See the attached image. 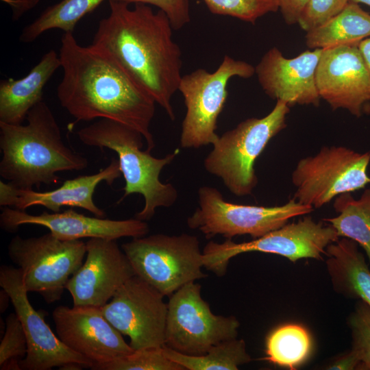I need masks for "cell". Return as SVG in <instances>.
<instances>
[{"mask_svg": "<svg viewBox=\"0 0 370 370\" xmlns=\"http://www.w3.org/2000/svg\"><path fill=\"white\" fill-rule=\"evenodd\" d=\"M63 76L57 88L60 105L75 122L107 119L144 137L147 150L155 146L149 130L156 102L106 51L79 45L72 33L61 39Z\"/></svg>", "mask_w": 370, "mask_h": 370, "instance_id": "6da1fadb", "label": "cell"}, {"mask_svg": "<svg viewBox=\"0 0 370 370\" xmlns=\"http://www.w3.org/2000/svg\"><path fill=\"white\" fill-rule=\"evenodd\" d=\"M92 43L109 53L134 80L175 120L171 99L182 75V51L167 16L151 5L108 0Z\"/></svg>", "mask_w": 370, "mask_h": 370, "instance_id": "7a4b0ae2", "label": "cell"}, {"mask_svg": "<svg viewBox=\"0 0 370 370\" xmlns=\"http://www.w3.org/2000/svg\"><path fill=\"white\" fill-rule=\"evenodd\" d=\"M25 125L0 122V175L22 189L60 182L59 172L82 171L86 157L63 141L60 126L43 100L28 112Z\"/></svg>", "mask_w": 370, "mask_h": 370, "instance_id": "3957f363", "label": "cell"}, {"mask_svg": "<svg viewBox=\"0 0 370 370\" xmlns=\"http://www.w3.org/2000/svg\"><path fill=\"white\" fill-rule=\"evenodd\" d=\"M77 136L84 145L116 152L125 184L121 201L126 197L138 193L143 196L145 205L136 218L151 219L160 207L169 208L176 201L178 193L171 184L160 180L163 168L179 153L175 149L162 158H157L147 150L143 151V136L138 131L119 122L101 119L81 128Z\"/></svg>", "mask_w": 370, "mask_h": 370, "instance_id": "277c9868", "label": "cell"}, {"mask_svg": "<svg viewBox=\"0 0 370 370\" xmlns=\"http://www.w3.org/2000/svg\"><path fill=\"white\" fill-rule=\"evenodd\" d=\"M290 107L277 100L272 110L261 118L247 119L219 136L204 160V167L219 177L237 197L252 193L258 184L256 160L269 141L286 127Z\"/></svg>", "mask_w": 370, "mask_h": 370, "instance_id": "5b68a950", "label": "cell"}, {"mask_svg": "<svg viewBox=\"0 0 370 370\" xmlns=\"http://www.w3.org/2000/svg\"><path fill=\"white\" fill-rule=\"evenodd\" d=\"M136 275L164 296L206 277L204 255L196 236L156 234L132 238L121 245Z\"/></svg>", "mask_w": 370, "mask_h": 370, "instance_id": "8992f818", "label": "cell"}, {"mask_svg": "<svg viewBox=\"0 0 370 370\" xmlns=\"http://www.w3.org/2000/svg\"><path fill=\"white\" fill-rule=\"evenodd\" d=\"M255 74L251 64L225 56L212 73L198 69L182 75L177 90L186 108L182 121L180 146L199 148L218 138L217 120L227 97V84L234 77L249 78Z\"/></svg>", "mask_w": 370, "mask_h": 370, "instance_id": "52a82bcc", "label": "cell"}, {"mask_svg": "<svg viewBox=\"0 0 370 370\" xmlns=\"http://www.w3.org/2000/svg\"><path fill=\"white\" fill-rule=\"evenodd\" d=\"M370 151L358 152L344 146H323L314 155L301 158L291 175L292 198L320 208L336 197L370 184Z\"/></svg>", "mask_w": 370, "mask_h": 370, "instance_id": "ba28073f", "label": "cell"}, {"mask_svg": "<svg viewBox=\"0 0 370 370\" xmlns=\"http://www.w3.org/2000/svg\"><path fill=\"white\" fill-rule=\"evenodd\" d=\"M199 206L188 218L187 225L208 238L221 235L227 239L249 235L254 239L278 229L289 219L314 210L293 198L281 206H262L231 203L221 192L208 186L198 190Z\"/></svg>", "mask_w": 370, "mask_h": 370, "instance_id": "9c48e42d", "label": "cell"}, {"mask_svg": "<svg viewBox=\"0 0 370 370\" xmlns=\"http://www.w3.org/2000/svg\"><path fill=\"white\" fill-rule=\"evenodd\" d=\"M8 254L21 271L26 291L39 293L48 303L60 299L71 277L83 264L86 244L64 241L51 232L38 237L15 236Z\"/></svg>", "mask_w": 370, "mask_h": 370, "instance_id": "30bf717a", "label": "cell"}, {"mask_svg": "<svg viewBox=\"0 0 370 370\" xmlns=\"http://www.w3.org/2000/svg\"><path fill=\"white\" fill-rule=\"evenodd\" d=\"M339 237L329 223L304 217L249 242H209L203 250L204 267L217 275L225 273L230 260L238 254L258 251L280 255L293 262L302 258L321 260L326 248Z\"/></svg>", "mask_w": 370, "mask_h": 370, "instance_id": "8fae6325", "label": "cell"}, {"mask_svg": "<svg viewBox=\"0 0 370 370\" xmlns=\"http://www.w3.org/2000/svg\"><path fill=\"white\" fill-rule=\"evenodd\" d=\"M201 288L199 284L189 282L167 303L164 345L187 355H203L214 345L237 338L240 326L234 316L213 314Z\"/></svg>", "mask_w": 370, "mask_h": 370, "instance_id": "7c38bea8", "label": "cell"}, {"mask_svg": "<svg viewBox=\"0 0 370 370\" xmlns=\"http://www.w3.org/2000/svg\"><path fill=\"white\" fill-rule=\"evenodd\" d=\"M164 295L135 275L101 307L105 318L127 336L133 350L164 345L167 303Z\"/></svg>", "mask_w": 370, "mask_h": 370, "instance_id": "4fadbf2b", "label": "cell"}, {"mask_svg": "<svg viewBox=\"0 0 370 370\" xmlns=\"http://www.w3.org/2000/svg\"><path fill=\"white\" fill-rule=\"evenodd\" d=\"M0 286L8 294L27 338V352L19 361L21 369H77L79 365L91 369L93 362L67 347L33 308L18 268L2 265Z\"/></svg>", "mask_w": 370, "mask_h": 370, "instance_id": "5bb4252c", "label": "cell"}, {"mask_svg": "<svg viewBox=\"0 0 370 370\" xmlns=\"http://www.w3.org/2000/svg\"><path fill=\"white\" fill-rule=\"evenodd\" d=\"M321 99L356 117L370 112V76L358 45L323 49L315 74Z\"/></svg>", "mask_w": 370, "mask_h": 370, "instance_id": "9a60e30c", "label": "cell"}, {"mask_svg": "<svg viewBox=\"0 0 370 370\" xmlns=\"http://www.w3.org/2000/svg\"><path fill=\"white\" fill-rule=\"evenodd\" d=\"M116 240L91 238L86 242L85 262L66 285L73 306L101 308L135 271Z\"/></svg>", "mask_w": 370, "mask_h": 370, "instance_id": "2e32d148", "label": "cell"}, {"mask_svg": "<svg viewBox=\"0 0 370 370\" xmlns=\"http://www.w3.org/2000/svg\"><path fill=\"white\" fill-rule=\"evenodd\" d=\"M52 317L60 340L72 351L91 360L93 365L134 351L99 307L59 306L53 310Z\"/></svg>", "mask_w": 370, "mask_h": 370, "instance_id": "e0dca14e", "label": "cell"}, {"mask_svg": "<svg viewBox=\"0 0 370 370\" xmlns=\"http://www.w3.org/2000/svg\"><path fill=\"white\" fill-rule=\"evenodd\" d=\"M26 224L47 227L49 232L64 241L83 238H101L116 240L122 237L138 238L146 236L149 227L145 221L137 218L112 220L104 217H88L69 209L62 212H43L38 215L27 213L10 207L3 208L0 225L8 232H14Z\"/></svg>", "mask_w": 370, "mask_h": 370, "instance_id": "ac0fdd59", "label": "cell"}, {"mask_svg": "<svg viewBox=\"0 0 370 370\" xmlns=\"http://www.w3.org/2000/svg\"><path fill=\"white\" fill-rule=\"evenodd\" d=\"M322 51L306 50L293 58H286L277 47L271 48L255 67L264 92L272 99L284 101L289 107L318 106L321 97L315 74Z\"/></svg>", "mask_w": 370, "mask_h": 370, "instance_id": "d6986e66", "label": "cell"}, {"mask_svg": "<svg viewBox=\"0 0 370 370\" xmlns=\"http://www.w3.org/2000/svg\"><path fill=\"white\" fill-rule=\"evenodd\" d=\"M121 172L118 159L112 158L108 166L92 175H80L63 182L59 188L45 192L22 189L9 182L0 181V206L25 210L33 206L45 207L52 212L61 207H77L103 218L105 212L94 202L93 194L97 186L105 182L110 186Z\"/></svg>", "mask_w": 370, "mask_h": 370, "instance_id": "ffe728a7", "label": "cell"}, {"mask_svg": "<svg viewBox=\"0 0 370 370\" xmlns=\"http://www.w3.org/2000/svg\"><path fill=\"white\" fill-rule=\"evenodd\" d=\"M60 67L59 56L54 50H50L23 78L2 79L0 122L23 124L31 109L42 101L44 87Z\"/></svg>", "mask_w": 370, "mask_h": 370, "instance_id": "44dd1931", "label": "cell"}, {"mask_svg": "<svg viewBox=\"0 0 370 370\" xmlns=\"http://www.w3.org/2000/svg\"><path fill=\"white\" fill-rule=\"evenodd\" d=\"M325 263L334 291L370 306V269L354 241L342 237L326 248Z\"/></svg>", "mask_w": 370, "mask_h": 370, "instance_id": "7402d4cb", "label": "cell"}, {"mask_svg": "<svg viewBox=\"0 0 370 370\" xmlns=\"http://www.w3.org/2000/svg\"><path fill=\"white\" fill-rule=\"evenodd\" d=\"M370 37V14L358 3L349 1L337 14L306 32V45L312 49L358 45Z\"/></svg>", "mask_w": 370, "mask_h": 370, "instance_id": "603a6c76", "label": "cell"}, {"mask_svg": "<svg viewBox=\"0 0 370 370\" xmlns=\"http://www.w3.org/2000/svg\"><path fill=\"white\" fill-rule=\"evenodd\" d=\"M335 217L324 218L338 237L356 242L365 251L370 263V188H365L355 199L351 193H344L334 199Z\"/></svg>", "mask_w": 370, "mask_h": 370, "instance_id": "cb8c5ba5", "label": "cell"}, {"mask_svg": "<svg viewBox=\"0 0 370 370\" xmlns=\"http://www.w3.org/2000/svg\"><path fill=\"white\" fill-rule=\"evenodd\" d=\"M162 348L167 358L188 370H236L251 360L245 341L236 338L219 343L200 356L184 354L166 345Z\"/></svg>", "mask_w": 370, "mask_h": 370, "instance_id": "d4e9b609", "label": "cell"}, {"mask_svg": "<svg viewBox=\"0 0 370 370\" xmlns=\"http://www.w3.org/2000/svg\"><path fill=\"white\" fill-rule=\"evenodd\" d=\"M105 0H62L47 8L22 31L21 42H32L44 32L59 29L64 33L73 32L77 23Z\"/></svg>", "mask_w": 370, "mask_h": 370, "instance_id": "484cf974", "label": "cell"}, {"mask_svg": "<svg viewBox=\"0 0 370 370\" xmlns=\"http://www.w3.org/2000/svg\"><path fill=\"white\" fill-rule=\"evenodd\" d=\"M311 347V338L306 328L298 324L283 325L268 335L263 360L295 369L306 360Z\"/></svg>", "mask_w": 370, "mask_h": 370, "instance_id": "4316f807", "label": "cell"}, {"mask_svg": "<svg viewBox=\"0 0 370 370\" xmlns=\"http://www.w3.org/2000/svg\"><path fill=\"white\" fill-rule=\"evenodd\" d=\"M94 370H184L164 354L162 346L134 350L108 362L94 365Z\"/></svg>", "mask_w": 370, "mask_h": 370, "instance_id": "83f0119b", "label": "cell"}, {"mask_svg": "<svg viewBox=\"0 0 370 370\" xmlns=\"http://www.w3.org/2000/svg\"><path fill=\"white\" fill-rule=\"evenodd\" d=\"M216 15L229 16L255 23L260 17L279 10V0H202Z\"/></svg>", "mask_w": 370, "mask_h": 370, "instance_id": "f1b7e54d", "label": "cell"}, {"mask_svg": "<svg viewBox=\"0 0 370 370\" xmlns=\"http://www.w3.org/2000/svg\"><path fill=\"white\" fill-rule=\"evenodd\" d=\"M27 352V338L16 312L5 320V331L0 344V369L20 370L19 361Z\"/></svg>", "mask_w": 370, "mask_h": 370, "instance_id": "f546056e", "label": "cell"}, {"mask_svg": "<svg viewBox=\"0 0 370 370\" xmlns=\"http://www.w3.org/2000/svg\"><path fill=\"white\" fill-rule=\"evenodd\" d=\"M352 349L359 360L358 369L370 370V306L359 300L348 318Z\"/></svg>", "mask_w": 370, "mask_h": 370, "instance_id": "4dcf8cb0", "label": "cell"}, {"mask_svg": "<svg viewBox=\"0 0 370 370\" xmlns=\"http://www.w3.org/2000/svg\"><path fill=\"white\" fill-rule=\"evenodd\" d=\"M348 2L349 0H308L298 24L308 32L339 13Z\"/></svg>", "mask_w": 370, "mask_h": 370, "instance_id": "1f68e13d", "label": "cell"}, {"mask_svg": "<svg viewBox=\"0 0 370 370\" xmlns=\"http://www.w3.org/2000/svg\"><path fill=\"white\" fill-rule=\"evenodd\" d=\"M128 4L143 3L163 12L174 30H179L190 21L188 0H116Z\"/></svg>", "mask_w": 370, "mask_h": 370, "instance_id": "d6a6232c", "label": "cell"}, {"mask_svg": "<svg viewBox=\"0 0 370 370\" xmlns=\"http://www.w3.org/2000/svg\"><path fill=\"white\" fill-rule=\"evenodd\" d=\"M308 0H279L280 10L285 23L288 25L298 23Z\"/></svg>", "mask_w": 370, "mask_h": 370, "instance_id": "836d02e7", "label": "cell"}, {"mask_svg": "<svg viewBox=\"0 0 370 370\" xmlns=\"http://www.w3.org/2000/svg\"><path fill=\"white\" fill-rule=\"evenodd\" d=\"M359 360L355 353L350 350L348 353L339 357L328 367V369H358Z\"/></svg>", "mask_w": 370, "mask_h": 370, "instance_id": "e575fe53", "label": "cell"}, {"mask_svg": "<svg viewBox=\"0 0 370 370\" xmlns=\"http://www.w3.org/2000/svg\"><path fill=\"white\" fill-rule=\"evenodd\" d=\"M358 48L370 76V37L362 40L358 45Z\"/></svg>", "mask_w": 370, "mask_h": 370, "instance_id": "d590c367", "label": "cell"}, {"mask_svg": "<svg viewBox=\"0 0 370 370\" xmlns=\"http://www.w3.org/2000/svg\"><path fill=\"white\" fill-rule=\"evenodd\" d=\"M349 1L356 3H361L370 6V0H349Z\"/></svg>", "mask_w": 370, "mask_h": 370, "instance_id": "8d00e7d4", "label": "cell"}]
</instances>
